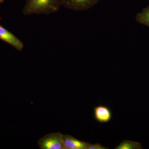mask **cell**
Wrapping results in <instances>:
<instances>
[{
    "label": "cell",
    "mask_w": 149,
    "mask_h": 149,
    "mask_svg": "<svg viewBox=\"0 0 149 149\" xmlns=\"http://www.w3.org/2000/svg\"><path fill=\"white\" fill-rule=\"evenodd\" d=\"M108 149L106 147L103 146L101 145L99 143L95 144H90L88 149Z\"/></svg>",
    "instance_id": "cell-9"
},
{
    "label": "cell",
    "mask_w": 149,
    "mask_h": 149,
    "mask_svg": "<svg viewBox=\"0 0 149 149\" xmlns=\"http://www.w3.org/2000/svg\"><path fill=\"white\" fill-rule=\"evenodd\" d=\"M136 17L137 22L149 27V4L147 7L136 15Z\"/></svg>",
    "instance_id": "cell-7"
},
{
    "label": "cell",
    "mask_w": 149,
    "mask_h": 149,
    "mask_svg": "<svg viewBox=\"0 0 149 149\" xmlns=\"http://www.w3.org/2000/svg\"><path fill=\"white\" fill-rule=\"evenodd\" d=\"M3 0H0V3L2 2Z\"/></svg>",
    "instance_id": "cell-10"
},
{
    "label": "cell",
    "mask_w": 149,
    "mask_h": 149,
    "mask_svg": "<svg viewBox=\"0 0 149 149\" xmlns=\"http://www.w3.org/2000/svg\"><path fill=\"white\" fill-rule=\"evenodd\" d=\"M100 0H63V6L75 11L88 10L93 7Z\"/></svg>",
    "instance_id": "cell-3"
},
{
    "label": "cell",
    "mask_w": 149,
    "mask_h": 149,
    "mask_svg": "<svg viewBox=\"0 0 149 149\" xmlns=\"http://www.w3.org/2000/svg\"><path fill=\"white\" fill-rule=\"evenodd\" d=\"M94 116L95 120L100 123H108L111 120L112 113L108 107L98 105L94 108Z\"/></svg>",
    "instance_id": "cell-4"
},
{
    "label": "cell",
    "mask_w": 149,
    "mask_h": 149,
    "mask_svg": "<svg viewBox=\"0 0 149 149\" xmlns=\"http://www.w3.org/2000/svg\"><path fill=\"white\" fill-rule=\"evenodd\" d=\"M63 137L59 132L49 133L39 139L38 144L40 149H64Z\"/></svg>",
    "instance_id": "cell-2"
},
{
    "label": "cell",
    "mask_w": 149,
    "mask_h": 149,
    "mask_svg": "<svg viewBox=\"0 0 149 149\" xmlns=\"http://www.w3.org/2000/svg\"><path fill=\"white\" fill-rule=\"evenodd\" d=\"M142 145L139 142L125 140L122 141L115 149H142Z\"/></svg>",
    "instance_id": "cell-8"
},
{
    "label": "cell",
    "mask_w": 149,
    "mask_h": 149,
    "mask_svg": "<svg viewBox=\"0 0 149 149\" xmlns=\"http://www.w3.org/2000/svg\"><path fill=\"white\" fill-rule=\"evenodd\" d=\"M63 0H26L22 13L32 15H49L57 12L63 6Z\"/></svg>",
    "instance_id": "cell-1"
},
{
    "label": "cell",
    "mask_w": 149,
    "mask_h": 149,
    "mask_svg": "<svg viewBox=\"0 0 149 149\" xmlns=\"http://www.w3.org/2000/svg\"><path fill=\"white\" fill-rule=\"evenodd\" d=\"M0 39L8 43L18 51H21L24 48V44L21 41L1 25Z\"/></svg>",
    "instance_id": "cell-5"
},
{
    "label": "cell",
    "mask_w": 149,
    "mask_h": 149,
    "mask_svg": "<svg viewBox=\"0 0 149 149\" xmlns=\"http://www.w3.org/2000/svg\"><path fill=\"white\" fill-rule=\"evenodd\" d=\"M63 140L64 149H88L90 144L69 135H63Z\"/></svg>",
    "instance_id": "cell-6"
}]
</instances>
